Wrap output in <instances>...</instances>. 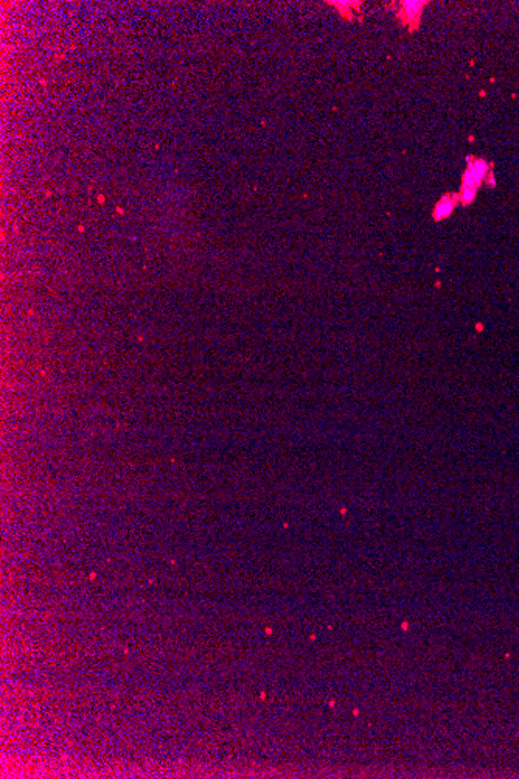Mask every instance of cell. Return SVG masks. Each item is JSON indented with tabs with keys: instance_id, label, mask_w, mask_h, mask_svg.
<instances>
[{
	"instance_id": "obj_3",
	"label": "cell",
	"mask_w": 519,
	"mask_h": 779,
	"mask_svg": "<svg viewBox=\"0 0 519 779\" xmlns=\"http://www.w3.org/2000/svg\"><path fill=\"white\" fill-rule=\"evenodd\" d=\"M456 207V199L453 196H443V198L437 202V206L434 209V218L435 220H442V218H447V216L453 212Z\"/></svg>"
},
{
	"instance_id": "obj_2",
	"label": "cell",
	"mask_w": 519,
	"mask_h": 779,
	"mask_svg": "<svg viewBox=\"0 0 519 779\" xmlns=\"http://www.w3.org/2000/svg\"><path fill=\"white\" fill-rule=\"evenodd\" d=\"M426 2H403L398 11V17L404 25H417L420 22Z\"/></svg>"
},
{
	"instance_id": "obj_1",
	"label": "cell",
	"mask_w": 519,
	"mask_h": 779,
	"mask_svg": "<svg viewBox=\"0 0 519 779\" xmlns=\"http://www.w3.org/2000/svg\"><path fill=\"white\" fill-rule=\"evenodd\" d=\"M487 170H488V167L483 160H479V159L471 160V164L468 165L467 172H465V174H463V184H462V192H460V199L463 202H470L471 199L474 198L477 187L482 184V181L485 178V173H487Z\"/></svg>"
}]
</instances>
